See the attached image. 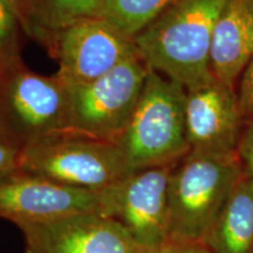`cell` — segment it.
I'll use <instances>...</instances> for the list:
<instances>
[{
    "instance_id": "cell-1",
    "label": "cell",
    "mask_w": 253,
    "mask_h": 253,
    "mask_svg": "<svg viewBox=\"0 0 253 253\" xmlns=\"http://www.w3.org/2000/svg\"><path fill=\"white\" fill-rule=\"evenodd\" d=\"M226 0H179L136 36L138 55L151 71L185 90L214 80L212 32Z\"/></svg>"
},
{
    "instance_id": "cell-2",
    "label": "cell",
    "mask_w": 253,
    "mask_h": 253,
    "mask_svg": "<svg viewBox=\"0 0 253 253\" xmlns=\"http://www.w3.org/2000/svg\"><path fill=\"white\" fill-rule=\"evenodd\" d=\"M184 101V88L150 69L134 112L116 140L130 171L171 166L189 153Z\"/></svg>"
},
{
    "instance_id": "cell-3",
    "label": "cell",
    "mask_w": 253,
    "mask_h": 253,
    "mask_svg": "<svg viewBox=\"0 0 253 253\" xmlns=\"http://www.w3.org/2000/svg\"><path fill=\"white\" fill-rule=\"evenodd\" d=\"M238 155L189 151L169 179L170 238L203 242L242 175Z\"/></svg>"
},
{
    "instance_id": "cell-4",
    "label": "cell",
    "mask_w": 253,
    "mask_h": 253,
    "mask_svg": "<svg viewBox=\"0 0 253 253\" xmlns=\"http://www.w3.org/2000/svg\"><path fill=\"white\" fill-rule=\"evenodd\" d=\"M19 170L94 192L112 188L131 172L116 142L77 132L50 135L20 147Z\"/></svg>"
},
{
    "instance_id": "cell-5",
    "label": "cell",
    "mask_w": 253,
    "mask_h": 253,
    "mask_svg": "<svg viewBox=\"0 0 253 253\" xmlns=\"http://www.w3.org/2000/svg\"><path fill=\"white\" fill-rule=\"evenodd\" d=\"M0 118L19 147L71 132L68 88L56 74H38L23 61L0 68Z\"/></svg>"
},
{
    "instance_id": "cell-6",
    "label": "cell",
    "mask_w": 253,
    "mask_h": 253,
    "mask_svg": "<svg viewBox=\"0 0 253 253\" xmlns=\"http://www.w3.org/2000/svg\"><path fill=\"white\" fill-rule=\"evenodd\" d=\"M149 71L136 53L96 80L66 84L71 132L116 142L134 112Z\"/></svg>"
},
{
    "instance_id": "cell-7",
    "label": "cell",
    "mask_w": 253,
    "mask_h": 253,
    "mask_svg": "<svg viewBox=\"0 0 253 253\" xmlns=\"http://www.w3.org/2000/svg\"><path fill=\"white\" fill-rule=\"evenodd\" d=\"M56 59L67 86L94 81L137 53L134 40L108 21L88 18L38 38Z\"/></svg>"
},
{
    "instance_id": "cell-8",
    "label": "cell",
    "mask_w": 253,
    "mask_h": 253,
    "mask_svg": "<svg viewBox=\"0 0 253 253\" xmlns=\"http://www.w3.org/2000/svg\"><path fill=\"white\" fill-rule=\"evenodd\" d=\"M172 166L131 171L102 191L103 216L118 220L145 253L170 239L169 179Z\"/></svg>"
},
{
    "instance_id": "cell-9",
    "label": "cell",
    "mask_w": 253,
    "mask_h": 253,
    "mask_svg": "<svg viewBox=\"0 0 253 253\" xmlns=\"http://www.w3.org/2000/svg\"><path fill=\"white\" fill-rule=\"evenodd\" d=\"M102 210V191L68 188L20 170L0 177V218L18 227Z\"/></svg>"
},
{
    "instance_id": "cell-10",
    "label": "cell",
    "mask_w": 253,
    "mask_h": 253,
    "mask_svg": "<svg viewBox=\"0 0 253 253\" xmlns=\"http://www.w3.org/2000/svg\"><path fill=\"white\" fill-rule=\"evenodd\" d=\"M26 253H145L113 218L75 213L20 226Z\"/></svg>"
},
{
    "instance_id": "cell-11",
    "label": "cell",
    "mask_w": 253,
    "mask_h": 253,
    "mask_svg": "<svg viewBox=\"0 0 253 253\" xmlns=\"http://www.w3.org/2000/svg\"><path fill=\"white\" fill-rule=\"evenodd\" d=\"M184 115L190 151L237 154L245 122L235 88L212 80L185 90Z\"/></svg>"
},
{
    "instance_id": "cell-12",
    "label": "cell",
    "mask_w": 253,
    "mask_h": 253,
    "mask_svg": "<svg viewBox=\"0 0 253 253\" xmlns=\"http://www.w3.org/2000/svg\"><path fill=\"white\" fill-rule=\"evenodd\" d=\"M253 56V1L226 0L212 32L210 68L214 80L230 88Z\"/></svg>"
},
{
    "instance_id": "cell-13",
    "label": "cell",
    "mask_w": 253,
    "mask_h": 253,
    "mask_svg": "<svg viewBox=\"0 0 253 253\" xmlns=\"http://www.w3.org/2000/svg\"><path fill=\"white\" fill-rule=\"evenodd\" d=\"M203 242L214 253H253V176L244 170Z\"/></svg>"
},
{
    "instance_id": "cell-14",
    "label": "cell",
    "mask_w": 253,
    "mask_h": 253,
    "mask_svg": "<svg viewBox=\"0 0 253 253\" xmlns=\"http://www.w3.org/2000/svg\"><path fill=\"white\" fill-rule=\"evenodd\" d=\"M106 0H26L28 36L38 39L75 21L97 18Z\"/></svg>"
},
{
    "instance_id": "cell-15",
    "label": "cell",
    "mask_w": 253,
    "mask_h": 253,
    "mask_svg": "<svg viewBox=\"0 0 253 253\" xmlns=\"http://www.w3.org/2000/svg\"><path fill=\"white\" fill-rule=\"evenodd\" d=\"M179 0H106L99 17L131 39Z\"/></svg>"
},
{
    "instance_id": "cell-16",
    "label": "cell",
    "mask_w": 253,
    "mask_h": 253,
    "mask_svg": "<svg viewBox=\"0 0 253 253\" xmlns=\"http://www.w3.org/2000/svg\"><path fill=\"white\" fill-rule=\"evenodd\" d=\"M23 34L28 36L26 0H0V68L23 61Z\"/></svg>"
},
{
    "instance_id": "cell-17",
    "label": "cell",
    "mask_w": 253,
    "mask_h": 253,
    "mask_svg": "<svg viewBox=\"0 0 253 253\" xmlns=\"http://www.w3.org/2000/svg\"><path fill=\"white\" fill-rule=\"evenodd\" d=\"M237 97L244 122L253 121V56L237 81Z\"/></svg>"
},
{
    "instance_id": "cell-18",
    "label": "cell",
    "mask_w": 253,
    "mask_h": 253,
    "mask_svg": "<svg viewBox=\"0 0 253 253\" xmlns=\"http://www.w3.org/2000/svg\"><path fill=\"white\" fill-rule=\"evenodd\" d=\"M237 155L243 170L253 176V121L244 123L237 148Z\"/></svg>"
},
{
    "instance_id": "cell-19",
    "label": "cell",
    "mask_w": 253,
    "mask_h": 253,
    "mask_svg": "<svg viewBox=\"0 0 253 253\" xmlns=\"http://www.w3.org/2000/svg\"><path fill=\"white\" fill-rule=\"evenodd\" d=\"M20 147L8 138H0V177L19 170Z\"/></svg>"
},
{
    "instance_id": "cell-20",
    "label": "cell",
    "mask_w": 253,
    "mask_h": 253,
    "mask_svg": "<svg viewBox=\"0 0 253 253\" xmlns=\"http://www.w3.org/2000/svg\"><path fill=\"white\" fill-rule=\"evenodd\" d=\"M147 253H214L204 242L170 238L166 244Z\"/></svg>"
},
{
    "instance_id": "cell-21",
    "label": "cell",
    "mask_w": 253,
    "mask_h": 253,
    "mask_svg": "<svg viewBox=\"0 0 253 253\" xmlns=\"http://www.w3.org/2000/svg\"><path fill=\"white\" fill-rule=\"evenodd\" d=\"M0 138H8L7 135H6V131H5L4 125H2L1 118H0ZM8 140H9V138H8Z\"/></svg>"
},
{
    "instance_id": "cell-22",
    "label": "cell",
    "mask_w": 253,
    "mask_h": 253,
    "mask_svg": "<svg viewBox=\"0 0 253 253\" xmlns=\"http://www.w3.org/2000/svg\"><path fill=\"white\" fill-rule=\"evenodd\" d=\"M252 1H253V0H252Z\"/></svg>"
}]
</instances>
